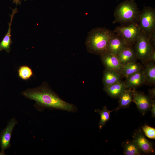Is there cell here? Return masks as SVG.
I'll use <instances>...</instances> for the list:
<instances>
[{
    "label": "cell",
    "instance_id": "obj_27",
    "mask_svg": "<svg viewBox=\"0 0 155 155\" xmlns=\"http://www.w3.org/2000/svg\"><path fill=\"white\" fill-rule=\"evenodd\" d=\"M149 61H152L154 62H155V49L153 50L152 52Z\"/></svg>",
    "mask_w": 155,
    "mask_h": 155
},
{
    "label": "cell",
    "instance_id": "obj_2",
    "mask_svg": "<svg viewBox=\"0 0 155 155\" xmlns=\"http://www.w3.org/2000/svg\"><path fill=\"white\" fill-rule=\"evenodd\" d=\"M115 33L105 27H98L88 33L85 45L87 51L96 55H101L106 52L109 42Z\"/></svg>",
    "mask_w": 155,
    "mask_h": 155
},
{
    "label": "cell",
    "instance_id": "obj_5",
    "mask_svg": "<svg viewBox=\"0 0 155 155\" xmlns=\"http://www.w3.org/2000/svg\"><path fill=\"white\" fill-rule=\"evenodd\" d=\"M113 32L120 36L129 45L133 46L139 38L142 32L138 23L117 27Z\"/></svg>",
    "mask_w": 155,
    "mask_h": 155
},
{
    "label": "cell",
    "instance_id": "obj_15",
    "mask_svg": "<svg viewBox=\"0 0 155 155\" xmlns=\"http://www.w3.org/2000/svg\"><path fill=\"white\" fill-rule=\"evenodd\" d=\"M121 75L115 71L105 69L103 72L102 82L106 87L121 81Z\"/></svg>",
    "mask_w": 155,
    "mask_h": 155
},
{
    "label": "cell",
    "instance_id": "obj_21",
    "mask_svg": "<svg viewBox=\"0 0 155 155\" xmlns=\"http://www.w3.org/2000/svg\"><path fill=\"white\" fill-rule=\"evenodd\" d=\"M113 110L110 111L105 106H104L101 110L99 109L95 110V111L98 113L100 115V120L98 123V127L100 129H102L109 121L111 113Z\"/></svg>",
    "mask_w": 155,
    "mask_h": 155
},
{
    "label": "cell",
    "instance_id": "obj_3",
    "mask_svg": "<svg viewBox=\"0 0 155 155\" xmlns=\"http://www.w3.org/2000/svg\"><path fill=\"white\" fill-rule=\"evenodd\" d=\"M140 12L135 0H125L116 7L113 23H119L123 26L138 23Z\"/></svg>",
    "mask_w": 155,
    "mask_h": 155
},
{
    "label": "cell",
    "instance_id": "obj_13",
    "mask_svg": "<svg viewBox=\"0 0 155 155\" xmlns=\"http://www.w3.org/2000/svg\"><path fill=\"white\" fill-rule=\"evenodd\" d=\"M121 63L124 65L136 62L138 59L133 45H129L117 55Z\"/></svg>",
    "mask_w": 155,
    "mask_h": 155
},
{
    "label": "cell",
    "instance_id": "obj_11",
    "mask_svg": "<svg viewBox=\"0 0 155 155\" xmlns=\"http://www.w3.org/2000/svg\"><path fill=\"white\" fill-rule=\"evenodd\" d=\"M129 45L120 36L115 33L110 39L106 52L117 55Z\"/></svg>",
    "mask_w": 155,
    "mask_h": 155
},
{
    "label": "cell",
    "instance_id": "obj_28",
    "mask_svg": "<svg viewBox=\"0 0 155 155\" xmlns=\"http://www.w3.org/2000/svg\"><path fill=\"white\" fill-rule=\"evenodd\" d=\"M13 1V3H15L16 5H20L22 0H10ZM27 0H25V1Z\"/></svg>",
    "mask_w": 155,
    "mask_h": 155
},
{
    "label": "cell",
    "instance_id": "obj_25",
    "mask_svg": "<svg viewBox=\"0 0 155 155\" xmlns=\"http://www.w3.org/2000/svg\"><path fill=\"white\" fill-rule=\"evenodd\" d=\"M150 110L151 111L152 117H155V100L154 99H152V103Z\"/></svg>",
    "mask_w": 155,
    "mask_h": 155
},
{
    "label": "cell",
    "instance_id": "obj_6",
    "mask_svg": "<svg viewBox=\"0 0 155 155\" xmlns=\"http://www.w3.org/2000/svg\"><path fill=\"white\" fill-rule=\"evenodd\" d=\"M138 24L142 31L150 34L155 31V9L150 6L144 7L140 11Z\"/></svg>",
    "mask_w": 155,
    "mask_h": 155
},
{
    "label": "cell",
    "instance_id": "obj_9",
    "mask_svg": "<svg viewBox=\"0 0 155 155\" xmlns=\"http://www.w3.org/2000/svg\"><path fill=\"white\" fill-rule=\"evenodd\" d=\"M132 136L133 140L142 152L147 154L155 152L152 143L145 137L141 130H135Z\"/></svg>",
    "mask_w": 155,
    "mask_h": 155
},
{
    "label": "cell",
    "instance_id": "obj_14",
    "mask_svg": "<svg viewBox=\"0 0 155 155\" xmlns=\"http://www.w3.org/2000/svg\"><path fill=\"white\" fill-rule=\"evenodd\" d=\"M144 64L142 70L145 78V84L154 85L155 83V64L151 61H148Z\"/></svg>",
    "mask_w": 155,
    "mask_h": 155
},
{
    "label": "cell",
    "instance_id": "obj_1",
    "mask_svg": "<svg viewBox=\"0 0 155 155\" xmlns=\"http://www.w3.org/2000/svg\"><path fill=\"white\" fill-rule=\"evenodd\" d=\"M22 94L34 101L35 106L39 111L48 108L74 112L77 110L73 104L68 103L61 99L46 82L34 88L26 90Z\"/></svg>",
    "mask_w": 155,
    "mask_h": 155
},
{
    "label": "cell",
    "instance_id": "obj_18",
    "mask_svg": "<svg viewBox=\"0 0 155 155\" xmlns=\"http://www.w3.org/2000/svg\"><path fill=\"white\" fill-rule=\"evenodd\" d=\"M123 149V154L125 155H139L142 152L134 140H127L122 144Z\"/></svg>",
    "mask_w": 155,
    "mask_h": 155
},
{
    "label": "cell",
    "instance_id": "obj_12",
    "mask_svg": "<svg viewBox=\"0 0 155 155\" xmlns=\"http://www.w3.org/2000/svg\"><path fill=\"white\" fill-rule=\"evenodd\" d=\"M126 78L124 82L127 89H135L145 84L142 69Z\"/></svg>",
    "mask_w": 155,
    "mask_h": 155
},
{
    "label": "cell",
    "instance_id": "obj_19",
    "mask_svg": "<svg viewBox=\"0 0 155 155\" xmlns=\"http://www.w3.org/2000/svg\"><path fill=\"white\" fill-rule=\"evenodd\" d=\"M143 66L136 62L123 65L120 73L121 76L125 78L142 70Z\"/></svg>",
    "mask_w": 155,
    "mask_h": 155
},
{
    "label": "cell",
    "instance_id": "obj_10",
    "mask_svg": "<svg viewBox=\"0 0 155 155\" xmlns=\"http://www.w3.org/2000/svg\"><path fill=\"white\" fill-rule=\"evenodd\" d=\"M100 56L102 62L106 69L120 73L123 65L121 63L117 55L106 52Z\"/></svg>",
    "mask_w": 155,
    "mask_h": 155
},
{
    "label": "cell",
    "instance_id": "obj_22",
    "mask_svg": "<svg viewBox=\"0 0 155 155\" xmlns=\"http://www.w3.org/2000/svg\"><path fill=\"white\" fill-rule=\"evenodd\" d=\"M32 69L26 66L21 67L18 70L19 77L24 80H26L30 78L32 75Z\"/></svg>",
    "mask_w": 155,
    "mask_h": 155
},
{
    "label": "cell",
    "instance_id": "obj_24",
    "mask_svg": "<svg viewBox=\"0 0 155 155\" xmlns=\"http://www.w3.org/2000/svg\"><path fill=\"white\" fill-rule=\"evenodd\" d=\"M149 40L151 45L154 48L155 45V31L149 34Z\"/></svg>",
    "mask_w": 155,
    "mask_h": 155
},
{
    "label": "cell",
    "instance_id": "obj_17",
    "mask_svg": "<svg viewBox=\"0 0 155 155\" xmlns=\"http://www.w3.org/2000/svg\"><path fill=\"white\" fill-rule=\"evenodd\" d=\"M12 13L10 15L11 19L10 22L8 23L9 28L7 32L0 42V51L4 50L8 53L10 50V45L12 43L11 37L12 22L15 14L18 12V9L17 8L12 9Z\"/></svg>",
    "mask_w": 155,
    "mask_h": 155
},
{
    "label": "cell",
    "instance_id": "obj_4",
    "mask_svg": "<svg viewBox=\"0 0 155 155\" xmlns=\"http://www.w3.org/2000/svg\"><path fill=\"white\" fill-rule=\"evenodd\" d=\"M134 50L138 59L144 64L149 61L154 48L151 44L149 34L142 31L139 38L134 45Z\"/></svg>",
    "mask_w": 155,
    "mask_h": 155
},
{
    "label": "cell",
    "instance_id": "obj_7",
    "mask_svg": "<svg viewBox=\"0 0 155 155\" xmlns=\"http://www.w3.org/2000/svg\"><path fill=\"white\" fill-rule=\"evenodd\" d=\"M17 123V120L15 118H12L8 121L6 127L1 131L0 134L1 148L0 155H5V150L10 147L13 131Z\"/></svg>",
    "mask_w": 155,
    "mask_h": 155
},
{
    "label": "cell",
    "instance_id": "obj_16",
    "mask_svg": "<svg viewBox=\"0 0 155 155\" xmlns=\"http://www.w3.org/2000/svg\"><path fill=\"white\" fill-rule=\"evenodd\" d=\"M127 89L124 82L121 81L103 88L108 96L114 98H119Z\"/></svg>",
    "mask_w": 155,
    "mask_h": 155
},
{
    "label": "cell",
    "instance_id": "obj_8",
    "mask_svg": "<svg viewBox=\"0 0 155 155\" xmlns=\"http://www.w3.org/2000/svg\"><path fill=\"white\" fill-rule=\"evenodd\" d=\"M152 99L149 96L144 92L134 90L132 97V101L136 104L138 111L142 115H145L150 111Z\"/></svg>",
    "mask_w": 155,
    "mask_h": 155
},
{
    "label": "cell",
    "instance_id": "obj_20",
    "mask_svg": "<svg viewBox=\"0 0 155 155\" xmlns=\"http://www.w3.org/2000/svg\"><path fill=\"white\" fill-rule=\"evenodd\" d=\"M135 89H127L119 97V106L115 110H118L120 108H128L132 101L133 95Z\"/></svg>",
    "mask_w": 155,
    "mask_h": 155
},
{
    "label": "cell",
    "instance_id": "obj_26",
    "mask_svg": "<svg viewBox=\"0 0 155 155\" xmlns=\"http://www.w3.org/2000/svg\"><path fill=\"white\" fill-rule=\"evenodd\" d=\"M149 94V96L151 99L155 98V88H153L151 89H150L148 90Z\"/></svg>",
    "mask_w": 155,
    "mask_h": 155
},
{
    "label": "cell",
    "instance_id": "obj_23",
    "mask_svg": "<svg viewBox=\"0 0 155 155\" xmlns=\"http://www.w3.org/2000/svg\"><path fill=\"white\" fill-rule=\"evenodd\" d=\"M143 131L145 135L151 139H155V129L145 125L142 127Z\"/></svg>",
    "mask_w": 155,
    "mask_h": 155
}]
</instances>
